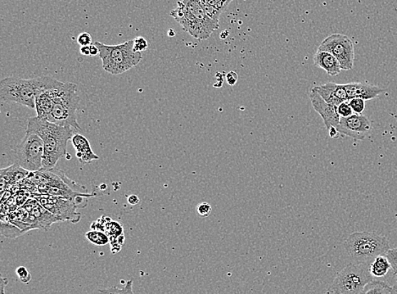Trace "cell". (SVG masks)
<instances>
[{"mask_svg":"<svg viewBox=\"0 0 397 294\" xmlns=\"http://www.w3.org/2000/svg\"><path fill=\"white\" fill-rule=\"evenodd\" d=\"M58 81L49 76H39L31 79H22L16 76L4 78L0 83V99L4 103H16L35 108L37 95L42 90L52 87Z\"/></svg>","mask_w":397,"mask_h":294,"instance_id":"cell-3","label":"cell"},{"mask_svg":"<svg viewBox=\"0 0 397 294\" xmlns=\"http://www.w3.org/2000/svg\"><path fill=\"white\" fill-rule=\"evenodd\" d=\"M212 207L206 202L200 203L197 206V213L202 217H207L211 214Z\"/></svg>","mask_w":397,"mask_h":294,"instance_id":"cell-32","label":"cell"},{"mask_svg":"<svg viewBox=\"0 0 397 294\" xmlns=\"http://www.w3.org/2000/svg\"><path fill=\"white\" fill-rule=\"evenodd\" d=\"M103 232L109 235L110 237L120 236V235L123 234V225L116 223V221H113L110 218L103 227Z\"/></svg>","mask_w":397,"mask_h":294,"instance_id":"cell-24","label":"cell"},{"mask_svg":"<svg viewBox=\"0 0 397 294\" xmlns=\"http://www.w3.org/2000/svg\"><path fill=\"white\" fill-rule=\"evenodd\" d=\"M36 200L51 213L58 216L61 221L69 220L72 223H78L81 219V214L76 212L78 206L69 198L47 194L38 197Z\"/></svg>","mask_w":397,"mask_h":294,"instance_id":"cell-10","label":"cell"},{"mask_svg":"<svg viewBox=\"0 0 397 294\" xmlns=\"http://www.w3.org/2000/svg\"><path fill=\"white\" fill-rule=\"evenodd\" d=\"M396 275V283H397V275Z\"/></svg>","mask_w":397,"mask_h":294,"instance_id":"cell-41","label":"cell"},{"mask_svg":"<svg viewBox=\"0 0 397 294\" xmlns=\"http://www.w3.org/2000/svg\"><path fill=\"white\" fill-rule=\"evenodd\" d=\"M340 135L356 140H364L372 131L371 121L362 114H353L341 118L336 128Z\"/></svg>","mask_w":397,"mask_h":294,"instance_id":"cell-11","label":"cell"},{"mask_svg":"<svg viewBox=\"0 0 397 294\" xmlns=\"http://www.w3.org/2000/svg\"><path fill=\"white\" fill-rule=\"evenodd\" d=\"M128 201L130 206H137L140 200L137 196H130L128 198Z\"/></svg>","mask_w":397,"mask_h":294,"instance_id":"cell-35","label":"cell"},{"mask_svg":"<svg viewBox=\"0 0 397 294\" xmlns=\"http://www.w3.org/2000/svg\"><path fill=\"white\" fill-rule=\"evenodd\" d=\"M78 43L81 46H89L92 44V36L88 33H83L78 36Z\"/></svg>","mask_w":397,"mask_h":294,"instance_id":"cell-33","label":"cell"},{"mask_svg":"<svg viewBox=\"0 0 397 294\" xmlns=\"http://www.w3.org/2000/svg\"><path fill=\"white\" fill-rule=\"evenodd\" d=\"M1 228L2 235L9 238H16L25 233L24 230L19 229L14 223H6L4 224L3 221Z\"/></svg>","mask_w":397,"mask_h":294,"instance_id":"cell-23","label":"cell"},{"mask_svg":"<svg viewBox=\"0 0 397 294\" xmlns=\"http://www.w3.org/2000/svg\"><path fill=\"white\" fill-rule=\"evenodd\" d=\"M86 238L94 245L102 247L110 243V236L103 230H92L85 233Z\"/></svg>","mask_w":397,"mask_h":294,"instance_id":"cell-22","label":"cell"},{"mask_svg":"<svg viewBox=\"0 0 397 294\" xmlns=\"http://www.w3.org/2000/svg\"><path fill=\"white\" fill-rule=\"evenodd\" d=\"M97 54H99L98 48L96 46V44L90 45V56H96Z\"/></svg>","mask_w":397,"mask_h":294,"instance_id":"cell-36","label":"cell"},{"mask_svg":"<svg viewBox=\"0 0 397 294\" xmlns=\"http://www.w3.org/2000/svg\"><path fill=\"white\" fill-rule=\"evenodd\" d=\"M8 284V281L7 279L6 278H1V294L4 293V287H6V285Z\"/></svg>","mask_w":397,"mask_h":294,"instance_id":"cell-39","label":"cell"},{"mask_svg":"<svg viewBox=\"0 0 397 294\" xmlns=\"http://www.w3.org/2000/svg\"><path fill=\"white\" fill-rule=\"evenodd\" d=\"M347 255L354 263H368L390 250L389 240L374 233L359 232L350 235L344 243Z\"/></svg>","mask_w":397,"mask_h":294,"instance_id":"cell-4","label":"cell"},{"mask_svg":"<svg viewBox=\"0 0 397 294\" xmlns=\"http://www.w3.org/2000/svg\"><path fill=\"white\" fill-rule=\"evenodd\" d=\"M227 80L229 85L233 86L237 83L238 76L236 72H230V74L227 76Z\"/></svg>","mask_w":397,"mask_h":294,"instance_id":"cell-34","label":"cell"},{"mask_svg":"<svg viewBox=\"0 0 397 294\" xmlns=\"http://www.w3.org/2000/svg\"><path fill=\"white\" fill-rule=\"evenodd\" d=\"M110 243L111 244V252L114 255L117 254L120 251L125 243L124 234H121L120 236L110 237Z\"/></svg>","mask_w":397,"mask_h":294,"instance_id":"cell-25","label":"cell"},{"mask_svg":"<svg viewBox=\"0 0 397 294\" xmlns=\"http://www.w3.org/2000/svg\"><path fill=\"white\" fill-rule=\"evenodd\" d=\"M233 0H201L207 16L211 19L220 22L221 14L227 10Z\"/></svg>","mask_w":397,"mask_h":294,"instance_id":"cell-19","label":"cell"},{"mask_svg":"<svg viewBox=\"0 0 397 294\" xmlns=\"http://www.w3.org/2000/svg\"><path fill=\"white\" fill-rule=\"evenodd\" d=\"M99 292L103 293H130L133 294V281H129L128 283L125 284V286L123 289H119L117 287H112L110 288L107 289H102V290H99Z\"/></svg>","mask_w":397,"mask_h":294,"instance_id":"cell-26","label":"cell"},{"mask_svg":"<svg viewBox=\"0 0 397 294\" xmlns=\"http://www.w3.org/2000/svg\"><path fill=\"white\" fill-rule=\"evenodd\" d=\"M28 132L37 133L43 139V169L55 168L58 161L67 156V144L76 133L71 126H62L38 116L29 120Z\"/></svg>","mask_w":397,"mask_h":294,"instance_id":"cell-1","label":"cell"},{"mask_svg":"<svg viewBox=\"0 0 397 294\" xmlns=\"http://www.w3.org/2000/svg\"><path fill=\"white\" fill-rule=\"evenodd\" d=\"M386 255L390 261L391 269L393 270L394 274L397 275V248H390Z\"/></svg>","mask_w":397,"mask_h":294,"instance_id":"cell-31","label":"cell"},{"mask_svg":"<svg viewBox=\"0 0 397 294\" xmlns=\"http://www.w3.org/2000/svg\"><path fill=\"white\" fill-rule=\"evenodd\" d=\"M71 143L76 151V157L83 165L89 164L94 161L100 159L96 153L93 151L91 144L85 136L76 133L71 138Z\"/></svg>","mask_w":397,"mask_h":294,"instance_id":"cell-16","label":"cell"},{"mask_svg":"<svg viewBox=\"0 0 397 294\" xmlns=\"http://www.w3.org/2000/svg\"><path fill=\"white\" fill-rule=\"evenodd\" d=\"M98 48L103 68L112 75H120L137 66L142 61V52L134 51V40L117 45L94 44Z\"/></svg>","mask_w":397,"mask_h":294,"instance_id":"cell-5","label":"cell"},{"mask_svg":"<svg viewBox=\"0 0 397 294\" xmlns=\"http://www.w3.org/2000/svg\"><path fill=\"white\" fill-rule=\"evenodd\" d=\"M318 49L333 54L339 61L342 71H350L354 66L355 51L353 41L346 35L335 34L329 36Z\"/></svg>","mask_w":397,"mask_h":294,"instance_id":"cell-9","label":"cell"},{"mask_svg":"<svg viewBox=\"0 0 397 294\" xmlns=\"http://www.w3.org/2000/svg\"><path fill=\"white\" fill-rule=\"evenodd\" d=\"M61 83V81H58L52 87L42 90L36 97L35 110L37 111L38 118L47 120L48 116L51 115L53 103H55L56 88Z\"/></svg>","mask_w":397,"mask_h":294,"instance_id":"cell-14","label":"cell"},{"mask_svg":"<svg viewBox=\"0 0 397 294\" xmlns=\"http://www.w3.org/2000/svg\"><path fill=\"white\" fill-rule=\"evenodd\" d=\"M134 40L133 49L136 52L145 51L150 47L148 41L143 37H138Z\"/></svg>","mask_w":397,"mask_h":294,"instance_id":"cell-29","label":"cell"},{"mask_svg":"<svg viewBox=\"0 0 397 294\" xmlns=\"http://www.w3.org/2000/svg\"><path fill=\"white\" fill-rule=\"evenodd\" d=\"M169 35L171 36V37H172V36L175 35V34L173 33V30L170 29V31H169Z\"/></svg>","mask_w":397,"mask_h":294,"instance_id":"cell-40","label":"cell"},{"mask_svg":"<svg viewBox=\"0 0 397 294\" xmlns=\"http://www.w3.org/2000/svg\"><path fill=\"white\" fill-rule=\"evenodd\" d=\"M16 275L22 283H29L31 280V275L25 266H20V268H18L16 270Z\"/></svg>","mask_w":397,"mask_h":294,"instance_id":"cell-30","label":"cell"},{"mask_svg":"<svg viewBox=\"0 0 397 294\" xmlns=\"http://www.w3.org/2000/svg\"><path fill=\"white\" fill-rule=\"evenodd\" d=\"M314 66L326 71L329 76H336L341 74V66L332 54L318 49L314 56Z\"/></svg>","mask_w":397,"mask_h":294,"instance_id":"cell-18","label":"cell"},{"mask_svg":"<svg viewBox=\"0 0 397 294\" xmlns=\"http://www.w3.org/2000/svg\"><path fill=\"white\" fill-rule=\"evenodd\" d=\"M349 105L353 108L355 114H362L365 110V101L361 98H350Z\"/></svg>","mask_w":397,"mask_h":294,"instance_id":"cell-27","label":"cell"},{"mask_svg":"<svg viewBox=\"0 0 397 294\" xmlns=\"http://www.w3.org/2000/svg\"><path fill=\"white\" fill-rule=\"evenodd\" d=\"M80 53L84 56H90V45L89 46H81Z\"/></svg>","mask_w":397,"mask_h":294,"instance_id":"cell-38","label":"cell"},{"mask_svg":"<svg viewBox=\"0 0 397 294\" xmlns=\"http://www.w3.org/2000/svg\"><path fill=\"white\" fill-rule=\"evenodd\" d=\"M170 16L182 26L183 30L192 38L206 40L219 29L220 22L207 16L201 0H182Z\"/></svg>","mask_w":397,"mask_h":294,"instance_id":"cell-2","label":"cell"},{"mask_svg":"<svg viewBox=\"0 0 397 294\" xmlns=\"http://www.w3.org/2000/svg\"><path fill=\"white\" fill-rule=\"evenodd\" d=\"M349 98H361L365 101L376 98L385 92L383 88L377 86L363 83H351L345 84Z\"/></svg>","mask_w":397,"mask_h":294,"instance_id":"cell-17","label":"cell"},{"mask_svg":"<svg viewBox=\"0 0 397 294\" xmlns=\"http://www.w3.org/2000/svg\"><path fill=\"white\" fill-rule=\"evenodd\" d=\"M316 90L324 101L333 106H339L341 103L349 101L346 86L334 83L315 86Z\"/></svg>","mask_w":397,"mask_h":294,"instance_id":"cell-13","label":"cell"},{"mask_svg":"<svg viewBox=\"0 0 397 294\" xmlns=\"http://www.w3.org/2000/svg\"><path fill=\"white\" fill-rule=\"evenodd\" d=\"M78 85L61 83L56 88L55 103L48 121L62 126H71L78 132L82 128L79 126L76 111L81 98L78 93Z\"/></svg>","mask_w":397,"mask_h":294,"instance_id":"cell-6","label":"cell"},{"mask_svg":"<svg viewBox=\"0 0 397 294\" xmlns=\"http://www.w3.org/2000/svg\"><path fill=\"white\" fill-rule=\"evenodd\" d=\"M309 98L315 111L321 116L326 129L329 131L332 128H336L341 120V116L338 114V106L327 103L314 88L311 90Z\"/></svg>","mask_w":397,"mask_h":294,"instance_id":"cell-12","label":"cell"},{"mask_svg":"<svg viewBox=\"0 0 397 294\" xmlns=\"http://www.w3.org/2000/svg\"><path fill=\"white\" fill-rule=\"evenodd\" d=\"M31 171L22 168L16 164L7 167L0 171V191L4 194L6 190L10 188L21 180L28 178Z\"/></svg>","mask_w":397,"mask_h":294,"instance_id":"cell-15","label":"cell"},{"mask_svg":"<svg viewBox=\"0 0 397 294\" xmlns=\"http://www.w3.org/2000/svg\"><path fill=\"white\" fill-rule=\"evenodd\" d=\"M44 144L37 133L26 131L22 142L12 153L11 161L22 168L35 173L43 168Z\"/></svg>","mask_w":397,"mask_h":294,"instance_id":"cell-8","label":"cell"},{"mask_svg":"<svg viewBox=\"0 0 397 294\" xmlns=\"http://www.w3.org/2000/svg\"><path fill=\"white\" fill-rule=\"evenodd\" d=\"M364 293L365 294H397V285L396 286H391V285L381 281L370 282L366 287H365Z\"/></svg>","mask_w":397,"mask_h":294,"instance_id":"cell-21","label":"cell"},{"mask_svg":"<svg viewBox=\"0 0 397 294\" xmlns=\"http://www.w3.org/2000/svg\"><path fill=\"white\" fill-rule=\"evenodd\" d=\"M391 265L386 255H378L369 265L370 273L373 278H381L389 273Z\"/></svg>","mask_w":397,"mask_h":294,"instance_id":"cell-20","label":"cell"},{"mask_svg":"<svg viewBox=\"0 0 397 294\" xmlns=\"http://www.w3.org/2000/svg\"><path fill=\"white\" fill-rule=\"evenodd\" d=\"M329 137L332 138H336L338 136L340 135L339 132H338L336 128H332L328 131Z\"/></svg>","mask_w":397,"mask_h":294,"instance_id":"cell-37","label":"cell"},{"mask_svg":"<svg viewBox=\"0 0 397 294\" xmlns=\"http://www.w3.org/2000/svg\"><path fill=\"white\" fill-rule=\"evenodd\" d=\"M368 263H351L337 274L327 293L335 294H361L374 278L370 273Z\"/></svg>","mask_w":397,"mask_h":294,"instance_id":"cell-7","label":"cell"},{"mask_svg":"<svg viewBox=\"0 0 397 294\" xmlns=\"http://www.w3.org/2000/svg\"><path fill=\"white\" fill-rule=\"evenodd\" d=\"M337 111L341 118H343V117H349L354 114L353 108H351L349 105V101L341 103L337 107Z\"/></svg>","mask_w":397,"mask_h":294,"instance_id":"cell-28","label":"cell"}]
</instances>
